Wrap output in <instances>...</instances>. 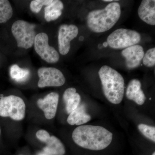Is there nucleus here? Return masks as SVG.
<instances>
[{"mask_svg": "<svg viewBox=\"0 0 155 155\" xmlns=\"http://www.w3.org/2000/svg\"><path fill=\"white\" fill-rule=\"evenodd\" d=\"M36 137L40 141L45 143L46 146L43 150L48 155H64L66 153L65 147L62 142L55 136H50L48 132L44 130H38Z\"/></svg>", "mask_w": 155, "mask_h": 155, "instance_id": "obj_9", "label": "nucleus"}, {"mask_svg": "<svg viewBox=\"0 0 155 155\" xmlns=\"http://www.w3.org/2000/svg\"><path fill=\"white\" fill-rule=\"evenodd\" d=\"M0 135H1V128H0Z\"/></svg>", "mask_w": 155, "mask_h": 155, "instance_id": "obj_24", "label": "nucleus"}, {"mask_svg": "<svg viewBox=\"0 0 155 155\" xmlns=\"http://www.w3.org/2000/svg\"><path fill=\"white\" fill-rule=\"evenodd\" d=\"M13 14V9L10 2L7 0H0V23L8 21Z\"/></svg>", "mask_w": 155, "mask_h": 155, "instance_id": "obj_19", "label": "nucleus"}, {"mask_svg": "<svg viewBox=\"0 0 155 155\" xmlns=\"http://www.w3.org/2000/svg\"><path fill=\"white\" fill-rule=\"evenodd\" d=\"M25 105L20 97L14 95L3 97L0 99V116L10 117L15 121L24 119Z\"/></svg>", "mask_w": 155, "mask_h": 155, "instance_id": "obj_4", "label": "nucleus"}, {"mask_svg": "<svg viewBox=\"0 0 155 155\" xmlns=\"http://www.w3.org/2000/svg\"><path fill=\"white\" fill-rule=\"evenodd\" d=\"M39 78L38 86L40 88L46 87H60L64 85L66 78L59 69L53 67H42L38 71Z\"/></svg>", "mask_w": 155, "mask_h": 155, "instance_id": "obj_8", "label": "nucleus"}, {"mask_svg": "<svg viewBox=\"0 0 155 155\" xmlns=\"http://www.w3.org/2000/svg\"><path fill=\"white\" fill-rule=\"evenodd\" d=\"M59 94L51 92L46 96L44 98L38 100L37 105L44 113L45 118L52 119L55 116L59 101Z\"/></svg>", "mask_w": 155, "mask_h": 155, "instance_id": "obj_11", "label": "nucleus"}, {"mask_svg": "<svg viewBox=\"0 0 155 155\" xmlns=\"http://www.w3.org/2000/svg\"><path fill=\"white\" fill-rule=\"evenodd\" d=\"M113 134L100 126L85 125L78 126L73 130L72 137L79 147L91 150L106 148L113 140Z\"/></svg>", "mask_w": 155, "mask_h": 155, "instance_id": "obj_1", "label": "nucleus"}, {"mask_svg": "<svg viewBox=\"0 0 155 155\" xmlns=\"http://www.w3.org/2000/svg\"><path fill=\"white\" fill-rule=\"evenodd\" d=\"M34 45L35 51L45 61L54 64L59 61V54L54 48L49 45L48 36L47 34L41 32L37 35Z\"/></svg>", "mask_w": 155, "mask_h": 155, "instance_id": "obj_7", "label": "nucleus"}, {"mask_svg": "<svg viewBox=\"0 0 155 155\" xmlns=\"http://www.w3.org/2000/svg\"><path fill=\"white\" fill-rule=\"evenodd\" d=\"M140 39L141 36L137 31L126 28H119L108 36L107 42L112 48L122 49L136 45Z\"/></svg>", "mask_w": 155, "mask_h": 155, "instance_id": "obj_6", "label": "nucleus"}, {"mask_svg": "<svg viewBox=\"0 0 155 155\" xmlns=\"http://www.w3.org/2000/svg\"><path fill=\"white\" fill-rule=\"evenodd\" d=\"M126 95L128 99L133 101L139 105L144 104L146 97L141 89V83L136 79L130 81L127 85Z\"/></svg>", "mask_w": 155, "mask_h": 155, "instance_id": "obj_14", "label": "nucleus"}, {"mask_svg": "<svg viewBox=\"0 0 155 155\" xmlns=\"http://www.w3.org/2000/svg\"><path fill=\"white\" fill-rule=\"evenodd\" d=\"M78 28L74 25H61L58 32V45L60 54H67L70 48V42L77 36Z\"/></svg>", "mask_w": 155, "mask_h": 155, "instance_id": "obj_10", "label": "nucleus"}, {"mask_svg": "<svg viewBox=\"0 0 155 155\" xmlns=\"http://www.w3.org/2000/svg\"><path fill=\"white\" fill-rule=\"evenodd\" d=\"M52 0H34L30 4V9L35 13H38L43 6H47L52 2Z\"/></svg>", "mask_w": 155, "mask_h": 155, "instance_id": "obj_22", "label": "nucleus"}, {"mask_svg": "<svg viewBox=\"0 0 155 155\" xmlns=\"http://www.w3.org/2000/svg\"><path fill=\"white\" fill-rule=\"evenodd\" d=\"M10 74L12 79L17 82H23L27 80L30 75V71L20 68L18 65H12L10 68Z\"/></svg>", "mask_w": 155, "mask_h": 155, "instance_id": "obj_18", "label": "nucleus"}, {"mask_svg": "<svg viewBox=\"0 0 155 155\" xmlns=\"http://www.w3.org/2000/svg\"><path fill=\"white\" fill-rule=\"evenodd\" d=\"M121 14L119 3H110L104 8L94 10L89 13L87 19V26L96 33L105 32L114 27Z\"/></svg>", "mask_w": 155, "mask_h": 155, "instance_id": "obj_2", "label": "nucleus"}, {"mask_svg": "<svg viewBox=\"0 0 155 155\" xmlns=\"http://www.w3.org/2000/svg\"><path fill=\"white\" fill-rule=\"evenodd\" d=\"M143 63L148 67H154L155 65V48H152L147 51L143 58Z\"/></svg>", "mask_w": 155, "mask_h": 155, "instance_id": "obj_21", "label": "nucleus"}, {"mask_svg": "<svg viewBox=\"0 0 155 155\" xmlns=\"http://www.w3.org/2000/svg\"><path fill=\"white\" fill-rule=\"evenodd\" d=\"M122 54L125 58L126 67L130 69L138 67L144 55L143 48L139 45L126 48L122 51Z\"/></svg>", "mask_w": 155, "mask_h": 155, "instance_id": "obj_12", "label": "nucleus"}, {"mask_svg": "<svg viewBox=\"0 0 155 155\" xmlns=\"http://www.w3.org/2000/svg\"><path fill=\"white\" fill-rule=\"evenodd\" d=\"M35 27L34 24L22 20H17L13 23L11 31L18 47L28 49L33 46L36 36Z\"/></svg>", "mask_w": 155, "mask_h": 155, "instance_id": "obj_5", "label": "nucleus"}, {"mask_svg": "<svg viewBox=\"0 0 155 155\" xmlns=\"http://www.w3.org/2000/svg\"><path fill=\"white\" fill-rule=\"evenodd\" d=\"M81 96L76 92V90L74 87H69L65 91L63 95V100L67 113L70 114L77 108L80 104Z\"/></svg>", "mask_w": 155, "mask_h": 155, "instance_id": "obj_16", "label": "nucleus"}, {"mask_svg": "<svg viewBox=\"0 0 155 155\" xmlns=\"http://www.w3.org/2000/svg\"><path fill=\"white\" fill-rule=\"evenodd\" d=\"M98 74L106 98L114 104L121 103L125 91V81L122 75L108 66L101 67Z\"/></svg>", "mask_w": 155, "mask_h": 155, "instance_id": "obj_3", "label": "nucleus"}, {"mask_svg": "<svg viewBox=\"0 0 155 155\" xmlns=\"http://www.w3.org/2000/svg\"><path fill=\"white\" fill-rule=\"evenodd\" d=\"M64 8V4L61 1H53L52 2L45 8V19L47 22L58 19L62 14Z\"/></svg>", "mask_w": 155, "mask_h": 155, "instance_id": "obj_17", "label": "nucleus"}, {"mask_svg": "<svg viewBox=\"0 0 155 155\" xmlns=\"http://www.w3.org/2000/svg\"><path fill=\"white\" fill-rule=\"evenodd\" d=\"M152 155H155V152H154L152 154Z\"/></svg>", "mask_w": 155, "mask_h": 155, "instance_id": "obj_23", "label": "nucleus"}, {"mask_svg": "<svg viewBox=\"0 0 155 155\" xmlns=\"http://www.w3.org/2000/svg\"><path fill=\"white\" fill-rule=\"evenodd\" d=\"M139 17L149 25H155V1L143 0L138 9Z\"/></svg>", "mask_w": 155, "mask_h": 155, "instance_id": "obj_13", "label": "nucleus"}, {"mask_svg": "<svg viewBox=\"0 0 155 155\" xmlns=\"http://www.w3.org/2000/svg\"><path fill=\"white\" fill-rule=\"evenodd\" d=\"M138 128L139 130L144 136L155 143V127H152L145 124H141L138 125Z\"/></svg>", "mask_w": 155, "mask_h": 155, "instance_id": "obj_20", "label": "nucleus"}, {"mask_svg": "<svg viewBox=\"0 0 155 155\" xmlns=\"http://www.w3.org/2000/svg\"><path fill=\"white\" fill-rule=\"evenodd\" d=\"M91 119V117L86 112L85 106L80 104L69 114L67 122L69 125H80L85 124Z\"/></svg>", "mask_w": 155, "mask_h": 155, "instance_id": "obj_15", "label": "nucleus"}]
</instances>
